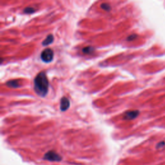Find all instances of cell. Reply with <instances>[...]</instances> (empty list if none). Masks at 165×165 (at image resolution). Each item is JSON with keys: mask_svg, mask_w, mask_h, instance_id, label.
<instances>
[{"mask_svg": "<svg viewBox=\"0 0 165 165\" xmlns=\"http://www.w3.org/2000/svg\"><path fill=\"white\" fill-rule=\"evenodd\" d=\"M43 159L50 161H60L62 159L60 155L54 151H49L46 152L44 155Z\"/></svg>", "mask_w": 165, "mask_h": 165, "instance_id": "cell-3", "label": "cell"}, {"mask_svg": "<svg viewBox=\"0 0 165 165\" xmlns=\"http://www.w3.org/2000/svg\"><path fill=\"white\" fill-rule=\"evenodd\" d=\"M82 51H83V53L86 54H90L94 52V49L93 48L92 46H89L84 47V48L83 49Z\"/></svg>", "mask_w": 165, "mask_h": 165, "instance_id": "cell-8", "label": "cell"}, {"mask_svg": "<svg viewBox=\"0 0 165 165\" xmlns=\"http://www.w3.org/2000/svg\"><path fill=\"white\" fill-rule=\"evenodd\" d=\"M7 85L12 88H17L20 87V84H19V82L17 80H11V81H8L6 83Z\"/></svg>", "mask_w": 165, "mask_h": 165, "instance_id": "cell-6", "label": "cell"}, {"mask_svg": "<svg viewBox=\"0 0 165 165\" xmlns=\"http://www.w3.org/2000/svg\"><path fill=\"white\" fill-rule=\"evenodd\" d=\"M54 41V36L52 34H49L48 36H47L45 40H44V41H43V43H42V45L43 46H47L50 44H51Z\"/></svg>", "mask_w": 165, "mask_h": 165, "instance_id": "cell-7", "label": "cell"}, {"mask_svg": "<svg viewBox=\"0 0 165 165\" xmlns=\"http://www.w3.org/2000/svg\"><path fill=\"white\" fill-rule=\"evenodd\" d=\"M101 7L103 9V10H105V11H110L111 10V6L110 4H108L107 3H102L101 5Z\"/></svg>", "mask_w": 165, "mask_h": 165, "instance_id": "cell-9", "label": "cell"}, {"mask_svg": "<svg viewBox=\"0 0 165 165\" xmlns=\"http://www.w3.org/2000/svg\"><path fill=\"white\" fill-rule=\"evenodd\" d=\"M34 90L37 95L45 97L49 91V82L45 72H41L37 74L34 80Z\"/></svg>", "mask_w": 165, "mask_h": 165, "instance_id": "cell-1", "label": "cell"}, {"mask_svg": "<svg viewBox=\"0 0 165 165\" xmlns=\"http://www.w3.org/2000/svg\"><path fill=\"white\" fill-rule=\"evenodd\" d=\"M70 106V102L68 98L63 97L60 101V109L61 111H66Z\"/></svg>", "mask_w": 165, "mask_h": 165, "instance_id": "cell-5", "label": "cell"}, {"mask_svg": "<svg viewBox=\"0 0 165 165\" xmlns=\"http://www.w3.org/2000/svg\"><path fill=\"white\" fill-rule=\"evenodd\" d=\"M54 55L53 50L49 48H47L41 52V59L45 63H50L53 60Z\"/></svg>", "mask_w": 165, "mask_h": 165, "instance_id": "cell-2", "label": "cell"}, {"mask_svg": "<svg viewBox=\"0 0 165 165\" xmlns=\"http://www.w3.org/2000/svg\"><path fill=\"white\" fill-rule=\"evenodd\" d=\"M136 37H137V35L132 34V35L129 36L128 37H127V40H128V41H132Z\"/></svg>", "mask_w": 165, "mask_h": 165, "instance_id": "cell-11", "label": "cell"}, {"mask_svg": "<svg viewBox=\"0 0 165 165\" xmlns=\"http://www.w3.org/2000/svg\"><path fill=\"white\" fill-rule=\"evenodd\" d=\"M36 12V9L31 7H28L24 9V12L26 14H32Z\"/></svg>", "mask_w": 165, "mask_h": 165, "instance_id": "cell-10", "label": "cell"}, {"mask_svg": "<svg viewBox=\"0 0 165 165\" xmlns=\"http://www.w3.org/2000/svg\"><path fill=\"white\" fill-rule=\"evenodd\" d=\"M139 114V112L138 110H131L128 111L125 113L124 119L125 120H132L136 118Z\"/></svg>", "mask_w": 165, "mask_h": 165, "instance_id": "cell-4", "label": "cell"}]
</instances>
